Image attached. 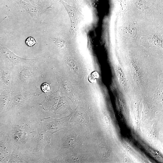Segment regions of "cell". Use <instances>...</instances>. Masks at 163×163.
I'll return each instance as SVG.
<instances>
[{"mask_svg": "<svg viewBox=\"0 0 163 163\" xmlns=\"http://www.w3.org/2000/svg\"><path fill=\"white\" fill-rule=\"evenodd\" d=\"M30 0L32 1L33 2H35V1L36 2V3H37L38 5V1H39V0Z\"/></svg>", "mask_w": 163, "mask_h": 163, "instance_id": "5b68a950", "label": "cell"}, {"mask_svg": "<svg viewBox=\"0 0 163 163\" xmlns=\"http://www.w3.org/2000/svg\"><path fill=\"white\" fill-rule=\"evenodd\" d=\"M2 0H0V2H1Z\"/></svg>", "mask_w": 163, "mask_h": 163, "instance_id": "8992f818", "label": "cell"}, {"mask_svg": "<svg viewBox=\"0 0 163 163\" xmlns=\"http://www.w3.org/2000/svg\"><path fill=\"white\" fill-rule=\"evenodd\" d=\"M19 6L24 8L32 18H36L40 13V8L22 0H14Z\"/></svg>", "mask_w": 163, "mask_h": 163, "instance_id": "7a4b0ae2", "label": "cell"}, {"mask_svg": "<svg viewBox=\"0 0 163 163\" xmlns=\"http://www.w3.org/2000/svg\"><path fill=\"white\" fill-rule=\"evenodd\" d=\"M59 2L63 5L68 13L70 19V26L69 31H76L79 23L83 19V15L78 9L60 0Z\"/></svg>", "mask_w": 163, "mask_h": 163, "instance_id": "6da1fadb", "label": "cell"}, {"mask_svg": "<svg viewBox=\"0 0 163 163\" xmlns=\"http://www.w3.org/2000/svg\"><path fill=\"white\" fill-rule=\"evenodd\" d=\"M42 91L45 93L48 92L50 90V87L49 84L47 83H44L41 86Z\"/></svg>", "mask_w": 163, "mask_h": 163, "instance_id": "277c9868", "label": "cell"}, {"mask_svg": "<svg viewBox=\"0 0 163 163\" xmlns=\"http://www.w3.org/2000/svg\"><path fill=\"white\" fill-rule=\"evenodd\" d=\"M25 43L28 46L31 47L36 44V42L33 37H30L26 39Z\"/></svg>", "mask_w": 163, "mask_h": 163, "instance_id": "3957f363", "label": "cell"}]
</instances>
